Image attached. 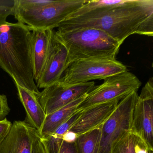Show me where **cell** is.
<instances>
[{
  "mask_svg": "<svg viewBox=\"0 0 153 153\" xmlns=\"http://www.w3.org/2000/svg\"><path fill=\"white\" fill-rule=\"evenodd\" d=\"M94 27L122 44L130 36H153V0H95L85 3L58 31Z\"/></svg>",
  "mask_w": 153,
  "mask_h": 153,
  "instance_id": "1",
  "label": "cell"
},
{
  "mask_svg": "<svg viewBox=\"0 0 153 153\" xmlns=\"http://www.w3.org/2000/svg\"><path fill=\"white\" fill-rule=\"evenodd\" d=\"M36 129L24 121L12 123L8 135L0 144V153H32Z\"/></svg>",
  "mask_w": 153,
  "mask_h": 153,
  "instance_id": "12",
  "label": "cell"
},
{
  "mask_svg": "<svg viewBox=\"0 0 153 153\" xmlns=\"http://www.w3.org/2000/svg\"><path fill=\"white\" fill-rule=\"evenodd\" d=\"M102 126L78 136L76 142L81 153H99Z\"/></svg>",
  "mask_w": 153,
  "mask_h": 153,
  "instance_id": "17",
  "label": "cell"
},
{
  "mask_svg": "<svg viewBox=\"0 0 153 153\" xmlns=\"http://www.w3.org/2000/svg\"><path fill=\"white\" fill-rule=\"evenodd\" d=\"M135 153H153V152H151L149 151L145 142L140 139L139 141L135 146Z\"/></svg>",
  "mask_w": 153,
  "mask_h": 153,
  "instance_id": "24",
  "label": "cell"
},
{
  "mask_svg": "<svg viewBox=\"0 0 153 153\" xmlns=\"http://www.w3.org/2000/svg\"><path fill=\"white\" fill-rule=\"evenodd\" d=\"M31 33L29 27L18 22L0 26V68L15 84L39 94L34 78Z\"/></svg>",
  "mask_w": 153,
  "mask_h": 153,
  "instance_id": "2",
  "label": "cell"
},
{
  "mask_svg": "<svg viewBox=\"0 0 153 153\" xmlns=\"http://www.w3.org/2000/svg\"><path fill=\"white\" fill-rule=\"evenodd\" d=\"M52 30H32L31 54L34 78L36 82L39 79L46 61Z\"/></svg>",
  "mask_w": 153,
  "mask_h": 153,
  "instance_id": "13",
  "label": "cell"
},
{
  "mask_svg": "<svg viewBox=\"0 0 153 153\" xmlns=\"http://www.w3.org/2000/svg\"><path fill=\"white\" fill-rule=\"evenodd\" d=\"M95 86L94 81L68 84L59 80L40 92L38 95V100L45 113L48 115L87 94Z\"/></svg>",
  "mask_w": 153,
  "mask_h": 153,
  "instance_id": "8",
  "label": "cell"
},
{
  "mask_svg": "<svg viewBox=\"0 0 153 153\" xmlns=\"http://www.w3.org/2000/svg\"><path fill=\"white\" fill-rule=\"evenodd\" d=\"M10 111L7 96L0 94V120L5 119Z\"/></svg>",
  "mask_w": 153,
  "mask_h": 153,
  "instance_id": "20",
  "label": "cell"
},
{
  "mask_svg": "<svg viewBox=\"0 0 153 153\" xmlns=\"http://www.w3.org/2000/svg\"><path fill=\"white\" fill-rule=\"evenodd\" d=\"M81 111L76 112L65 122L62 123L54 132L45 138L41 140L45 153H59L63 141V136L80 115Z\"/></svg>",
  "mask_w": 153,
  "mask_h": 153,
  "instance_id": "16",
  "label": "cell"
},
{
  "mask_svg": "<svg viewBox=\"0 0 153 153\" xmlns=\"http://www.w3.org/2000/svg\"><path fill=\"white\" fill-rule=\"evenodd\" d=\"M120 101L114 100L102 103L81 111L69 131L78 136L101 127L112 114Z\"/></svg>",
  "mask_w": 153,
  "mask_h": 153,
  "instance_id": "11",
  "label": "cell"
},
{
  "mask_svg": "<svg viewBox=\"0 0 153 153\" xmlns=\"http://www.w3.org/2000/svg\"><path fill=\"white\" fill-rule=\"evenodd\" d=\"M78 136L76 134L70 131H68L63 136V141L68 143H73L76 140Z\"/></svg>",
  "mask_w": 153,
  "mask_h": 153,
  "instance_id": "25",
  "label": "cell"
},
{
  "mask_svg": "<svg viewBox=\"0 0 153 153\" xmlns=\"http://www.w3.org/2000/svg\"><path fill=\"white\" fill-rule=\"evenodd\" d=\"M55 33L68 50L67 68L79 60L116 59L121 45L104 31L94 27L57 30Z\"/></svg>",
  "mask_w": 153,
  "mask_h": 153,
  "instance_id": "3",
  "label": "cell"
},
{
  "mask_svg": "<svg viewBox=\"0 0 153 153\" xmlns=\"http://www.w3.org/2000/svg\"><path fill=\"white\" fill-rule=\"evenodd\" d=\"M32 153H45L43 145L37 135L33 142Z\"/></svg>",
  "mask_w": 153,
  "mask_h": 153,
  "instance_id": "23",
  "label": "cell"
},
{
  "mask_svg": "<svg viewBox=\"0 0 153 153\" xmlns=\"http://www.w3.org/2000/svg\"><path fill=\"white\" fill-rule=\"evenodd\" d=\"M127 71V67L116 59H85L71 63L59 80L64 84H82L104 80Z\"/></svg>",
  "mask_w": 153,
  "mask_h": 153,
  "instance_id": "6",
  "label": "cell"
},
{
  "mask_svg": "<svg viewBox=\"0 0 153 153\" xmlns=\"http://www.w3.org/2000/svg\"><path fill=\"white\" fill-rule=\"evenodd\" d=\"M59 153H81L76 141L73 143H68L63 141Z\"/></svg>",
  "mask_w": 153,
  "mask_h": 153,
  "instance_id": "22",
  "label": "cell"
},
{
  "mask_svg": "<svg viewBox=\"0 0 153 153\" xmlns=\"http://www.w3.org/2000/svg\"><path fill=\"white\" fill-rule=\"evenodd\" d=\"M87 0H15L13 15L31 29L54 30Z\"/></svg>",
  "mask_w": 153,
  "mask_h": 153,
  "instance_id": "4",
  "label": "cell"
},
{
  "mask_svg": "<svg viewBox=\"0 0 153 153\" xmlns=\"http://www.w3.org/2000/svg\"><path fill=\"white\" fill-rule=\"evenodd\" d=\"M87 94L78 97L64 107L46 115L36 135L43 139L54 132L60 125L68 120L76 111L77 107L85 98Z\"/></svg>",
  "mask_w": 153,
  "mask_h": 153,
  "instance_id": "14",
  "label": "cell"
},
{
  "mask_svg": "<svg viewBox=\"0 0 153 153\" xmlns=\"http://www.w3.org/2000/svg\"><path fill=\"white\" fill-rule=\"evenodd\" d=\"M68 51L58 38L55 31L51 35L48 55L42 73L36 83L37 88H45L59 81L67 68Z\"/></svg>",
  "mask_w": 153,
  "mask_h": 153,
  "instance_id": "10",
  "label": "cell"
},
{
  "mask_svg": "<svg viewBox=\"0 0 153 153\" xmlns=\"http://www.w3.org/2000/svg\"><path fill=\"white\" fill-rule=\"evenodd\" d=\"M11 15H13L12 6L0 5V26L7 22V19Z\"/></svg>",
  "mask_w": 153,
  "mask_h": 153,
  "instance_id": "21",
  "label": "cell"
},
{
  "mask_svg": "<svg viewBox=\"0 0 153 153\" xmlns=\"http://www.w3.org/2000/svg\"><path fill=\"white\" fill-rule=\"evenodd\" d=\"M16 84L19 97L26 113L25 121L36 129L42 126L46 114L38 100V95L34 92Z\"/></svg>",
  "mask_w": 153,
  "mask_h": 153,
  "instance_id": "15",
  "label": "cell"
},
{
  "mask_svg": "<svg viewBox=\"0 0 153 153\" xmlns=\"http://www.w3.org/2000/svg\"><path fill=\"white\" fill-rule=\"evenodd\" d=\"M140 139L134 132L128 131L111 145L110 153H135V146Z\"/></svg>",
  "mask_w": 153,
  "mask_h": 153,
  "instance_id": "18",
  "label": "cell"
},
{
  "mask_svg": "<svg viewBox=\"0 0 153 153\" xmlns=\"http://www.w3.org/2000/svg\"><path fill=\"white\" fill-rule=\"evenodd\" d=\"M141 85L139 79L128 70L113 75L104 79L102 84L95 86L77 106L76 111H84L93 105L112 100L120 101L131 93L137 92Z\"/></svg>",
  "mask_w": 153,
  "mask_h": 153,
  "instance_id": "5",
  "label": "cell"
},
{
  "mask_svg": "<svg viewBox=\"0 0 153 153\" xmlns=\"http://www.w3.org/2000/svg\"><path fill=\"white\" fill-rule=\"evenodd\" d=\"M12 125V123L7 118L0 120V144L8 134Z\"/></svg>",
  "mask_w": 153,
  "mask_h": 153,
  "instance_id": "19",
  "label": "cell"
},
{
  "mask_svg": "<svg viewBox=\"0 0 153 153\" xmlns=\"http://www.w3.org/2000/svg\"><path fill=\"white\" fill-rule=\"evenodd\" d=\"M153 79L143 87L136 101L131 131L137 135L153 152Z\"/></svg>",
  "mask_w": 153,
  "mask_h": 153,
  "instance_id": "9",
  "label": "cell"
},
{
  "mask_svg": "<svg viewBox=\"0 0 153 153\" xmlns=\"http://www.w3.org/2000/svg\"><path fill=\"white\" fill-rule=\"evenodd\" d=\"M138 97L137 92L135 91L122 99L103 124L99 153H110L111 145L131 130L133 111Z\"/></svg>",
  "mask_w": 153,
  "mask_h": 153,
  "instance_id": "7",
  "label": "cell"
}]
</instances>
